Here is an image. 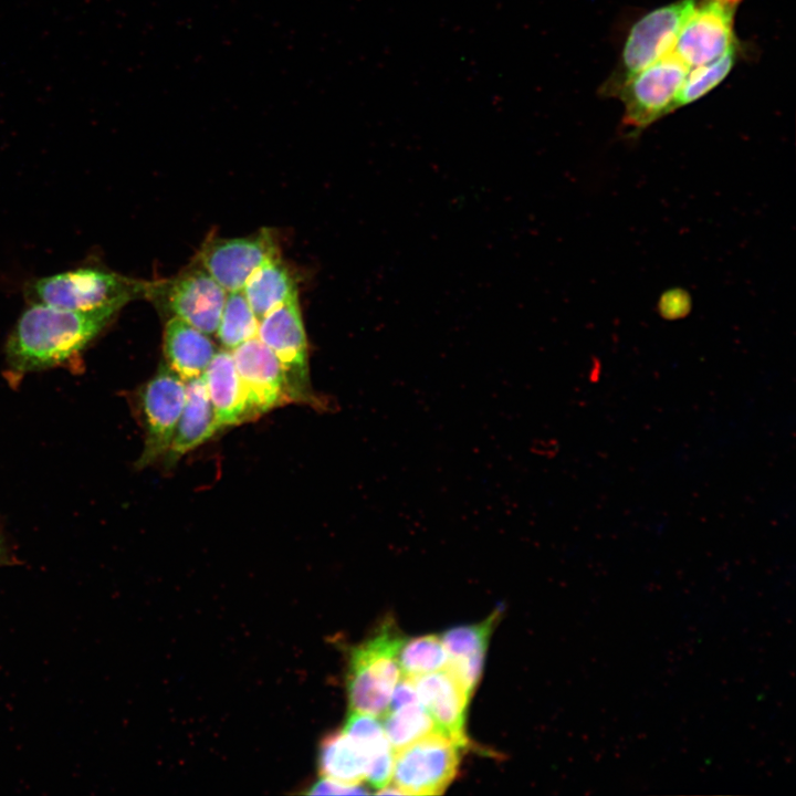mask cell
<instances>
[{"label": "cell", "mask_w": 796, "mask_h": 796, "mask_svg": "<svg viewBox=\"0 0 796 796\" xmlns=\"http://www.w3.org/2000/svg\"><path fill=\"white\" fill-rule=\"evenodd\" d=\"M115 316L29 302L8 337L7 362L17 374L67 363L80 355Z\"/></svg>", "instance_id": "1"}, {"label": "cell", "mask_w": 796, "mask_h": 796, "mask_svg": "<svg viewBox=\"0 0 796 796\" xmlns=\"http://www.w3.org/2000/svg\"><path fill=\"white\" fill-rule=\"evenodd\" d=\"M149 283L129 279L104 265L84 264L33 279L25 285L28 302L83 313L117 315L128 302L146 297Z\"/></svg>", "instance_id": "2"}, {"label": "cell", "mask_w": 796, "mask_h": 796, "mask_svg": "<svg viewBox=\"0 0 796 796\" xmlns=\"http://www.w3.org/2000/svg\"><path fill=\"white\" fill-rule=\"evenodd\" d=\"M405 641L394 620L387 619L350 653L347 695L353 711L381 716L399 681L398 654Z\"/></svg>", "instance_id": "3"}, {"label": "cell", "mask_w": 796, "mask_h": 796, "mask_svg": "<svg viewBox=\"0 0 796 796\" xmlns=\"http://www.w3.org/2000/svg\"><path fill=\"white\" fill-rule=\"evenodd\" d=\"M689 69L671 52L630 76L612 93L624 103L622 126L628 137H636L675 109V98Z\"/></svg>", "instance_id": "4"}, {"label": "cell", "mask_w": 796, "mask_h": 796, "mask_svg": "<svg viewBox=\"0 0 796 796\" xmlns=\"http://www.w3.org/2000/svg\"><path fill=\"white\" fill-rule=\"evenodd\" d=\"M693 4L694 0H678L641 17L631 27L618 67L604 84L603 93L611 96L630 76L673 52Z\"/></svg>", "instance_id": "5"}, {"label": "cell", "mask_w": 796, "mask_h": 796, "mask_svg": "<svg viewBox=\"0 0 796 796\" xmlns=\"http://www.w3.org/2000/svg\"><path fill=\"white\" fill-rule=\"evenodd\" d=\"M461 748L449 736L432 732L394 752V786L400 794H442L458 774Z\"/></svg>", "instance_id": "6"}, {"label": "cell", "mask_w": 796, "mask_h": 796, "mask_svg": "<svg viewBox=\"0 0 796 796\" xmlns=\"http://www.w3.org/2000/svg\"><path fill=\"white\" fill-rule=\"evenodd\" d=\"M187 395L186 381L166 364L138 395L145 444L136 468L144 469L164 457L172 440Z\"/></svg>", "instance_id": "7"}, {"label": "cell", "mask_w": 796, "mask_h": 796, "mask_svg": "<svg viewBox=\"0 0 796 796\" xmlns=\"http://www.w3.org/2000/svg\"><path fill=\"white\" fill-rule=\"evenodd\" d=\"M258 337L281 363L294 400L316 401L310 386L307 339L298 294L260 320Z\"/></svg>", "instance_id": "8"}, {"label": "cell", "mask_w": 796, "mask_h": 796, "mask_svg": "<svg viewBox=\"0 0 796 796\" xmlns=\"http://www.w3.org/2000/svg\"><path fill=\"white\" fill-rule=\"evenodd\" d=\"M742 0H694L673 52L689 66L722 55L736 40L735 13Z\"/></svg>", "instance_id": "9"}, {"label": "cell", "mask_w": 796, "mask_h": 796, "mask_svg": "<svg viewBox=\"0 0 796 796\" xmlns=\"http://www.w3.org/2000/svg\"><path fill=\"white\" fill-rule=\"evenodd\" d=\"M151 294H164L174 316L210 335L218 328L228 292L199 265L169 283H149L147 297Z\"/></svg>", "instance_id": "10"}, {"label": "cell", "mask_w": 796, "mask_h": 796, "mask_svg": "<svg viewBox=\"0 0 796 796\" xmlns=\"http://www.w3.org/2000/svg\"><path fill=\"white\" fill-rule=\"evenodd\" d=\"M277 256L279 247L269 230L247 238L211 239L199 254L201 266L228 293L242 290L256 269Z\"/></svg>", "instance_id": "11"}, {"label": "cell", "mask_w": 796, "mask_h": 796, "mask_svg": "<svg viewBox=\"0 0 796 796\" xmlns=\"http://www.w3.org/2000/svg\"><path fill=\"white\" fill-rule=\"evenodd\" d=\"M231 353L253 419L294 401L281 363L258 336L242 343Z\"/></svg>", "instance_id": "12"}, {"label": "cell", "mask_w": 796, "mask_h": 796, "mask_svg": "<svg viewBox=\"0 0 796 796\" xmlns=\"http://www.w3.org/2000/svg\"><path fill=\"white\" fill-rule=\"evenodd\" d=\"M410 679L437 730L462 747L468 746L465 722L471 694L461 681L447 668Z\"/></svg>", "instance_id": "13"}, {"label": "cell", "mask_w": 796, "mask_h": 796, "mask_svg": "<svg viewBox=\"0 0 796 796\" xmlns=\"http://www.w3.org/2000/svg\"><path fill=\"white\" fill-rule=\"evenodd\" d=\"M202 378L219 431L253 419L231 350H217Z\"/></svg>", "instance_id": "14"}, {"label": "cell", "mask_w": 796, "mask_h": 796, "mask_svg": "<svg viewBox=\"0 0 796 796\" xmlns=\"http://www.w3.org/2000/svg\"><path fill=\"white\" fill-rule=\"evenodd\" d=\"M186 386V401L170 446L164 455L167 467L177 463L181 457L219 431L202 376L187 380Z\"/></svg>", "instance_id": "15"}, {"label": "cell", "mask_w": 796, "mask_h": 796, "mask_svg": "<svg viewBox=\"0 0 796 796\" xmlns=\"http://www.w3.org/2000/svg\"><path fill=\"white\" fill-rule=\"evenodd\" d=\"M498 611L485 620L447 630L441 639L449 656L447 669L450 670L471 694L482 673L488 642Z\"/></svg>", "instance_id": "16"}, {"label": "cell", "mask_w": 796, "mask_h": 796, "mask_svg": "<svg viewBox=\"0 0 796 796\" xmlns=\"http://www.w3.org/2000/svg\"><path fill=\"white\" fill-rule=\"evenodd\" d=\"M163 345L166 365L185 381L201 377L218 350L208 334L177 316L167 321Z\"/></svg>", "instance_id": "17"}, {"label": "cell", "mask_w": 796, "mask_h": 796, "mask_svg": "<svg viewBox=\"0 0 796 796\" xmlns=\"http://www.w3.org/2000/svg\"><path fill=\"white\" fill-rule=\"evenodd\" d=\"M343 731L362 744L369 756L366 781L378 790L391 779L394 750L378 716L353 711Z\"/></svg>", "instance_id": "18"}, {"label": "cell", "mask_w": 796, "mask_h": 796, "mask_svg": "<svg viewBox=\"0 0 796 796\" xmlns=\"http://www.w3.org/2000/svg\"><path fill=\"white\" fill-rule=\"evenodd\" d=\"M241 291L259 321L298 294L294 276L280 256L256 269Z\"/></svg>", "instance_id": "19"}, {"label": "cell", "mask_w": 796, "mask_h": 796, "mask_svg": "<svg viewBox=\"0 0 796 796\" xmlns=\"http://www.w3.org/2000/svg\"><path fill=\"white\" fill-rule=\"evenodd\" d=\"M318 764L324 777L345 784H360L366 779L369 756L359 742L342 730L322 742Z\"/></svg>", "instance_id": "20"}, {"label": "cell", "mask_w": 796, "mask_h": 796, "mask_svg": "<svg viewBox=\"0 0 796 796\" xmlns=\"http://www.w3.org/2000/svg\"><path fill=\"white\" fill-rule=\"evenodd\" d=\"M384 716L383 726L395 752L422 736L439 732L420 700L388 708Z\"/></svg>", "instance_id": "21"}, {"label": "cell", "mask_w": 796, "mask_h": 796, "mask_svg": "<svg viewBox=\"0 0 796 796\" xmlns=\"http://www.w3.org/2000/svg\"><path fill=\"white\" fill-rule=\"evenodd\" d=\"M739 52V42L735 41L719 57L690 67L677 95L674 108L691 104L715 88L732 71Z\"/></svg>", "instance_id": "22"}, {"label": "cell", "mask_w": 796, "mask_h": 796, "mask_svg": "<svg viewBox=\"0 0 796 796\" xmlns=\"http://www.w3.org/2000/svg\"><path fill=\"white\" fill-rule=\"evenodd\" d=\"M259 323L243 292H229L214 334L224 349L232 350L258 336Z\"/></svg>", "instance_id": "23"}, {"label": "cell", "mask_w": 796, "mask_h": 796, "mask_svg": "<svg viewBox=\"0 0 796 796\" xmlns=\"http://www.w3.org/2000/svg\"><path fill=\"white\" fill-rule=\"evenodd\" d=\"M398 660L404 677L415 678L444 669L449 656L440 637L427 635L405 639Z\"/></svg>", "instance_id": "24"}, {"label": "cell", "mask_w": 796, "mask_h": 796, "mask_svg": "<svg viewBox=\"0 0 796 796\" xmlns=\"http://www.w3.org/2000/svg\"><path fill=\"white\" fill-rule=\"evenodd\" d=\"M690 310L689 294L681 290H672L662 294L659 311L664 318L674 320L685 316Z\"/></svg>", "instance_id": "25"}, {"label": "cell", "mask_w": 796, "mask_h": 796, "mask_svg": "<svg viewBox=\"0 0 796 796\" xmlns=\"http://www.w3.org/2000/svg\"><path fill=\"white\" fill-rule=\"evenodd\" d=\"M367 792L359 784H345L338 781H334L327 777H323L317 781L308 789V794L321 795V794H366Z\"/></svg>", "instance_id": "26"}]
</instances>
